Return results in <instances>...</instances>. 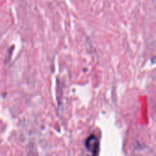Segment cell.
<instances>
[{
	"label": "cell",
	"mask_w": 156,
	"mask_h": 156,
	"mask_svg": "<svg viewBox=\"0 0 156 156\" xmlns=\"http://www.w3.org/2000/svg\"><path fill=\"white\" fill-rule=\"evenodd\" d=\"M85 146L87 151L92 155H97L99 153V149H100L99 140L98 137L94 135H90L86 139Z\"/></svg>",
	"instance_id": "1"
}]
</instances>
